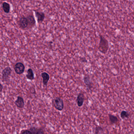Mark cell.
I'll use <instances>...</instances> for the list:
<instances>
[{"instance_id":"obj_15","label":"cell","mask_w":134,"mask_h":134,"mask_svg":"<svg viewBox=\"0 0 134 134\" xmlns=\"http://www.w3.org/2000/svg\"><path fill=\"white\" fill-rule=\"evenodd\" d=\"M130 116V114L128 112L125 111V110H123L121 112L120 116L121 118L123 119L128 118Z\"/></svg>"},{"instance_id":"obj_3","label":"cell","mask_w":134,"mask_h":134,"mask_svg":"<svg viewBox=\"0 0 134 134\" xmlns=\"http://www.w3.org/2000/svg\"><path fill=\"white\" fill-rule=\"evenodd\" d=\"M18 24L20 28L23 30H28V23L26 17L22 16L20 17L18 21Z\"/></svg>"},{"instance_id":"obj_10","label":"cell","mask_w":134,"mask_h":134,"mask_svg":"<svg viewBox=\"0 0 134 134\" xmlns=\"http://www.w3.org/2000/svg\"><path fill=\"white\" fill-rule=\"evenodd\" d=\"M41 77L43 79V84L45 86H47L48 84L50 79V76L49 74L47 72H44L41 73Z\"/></svg>"},{"instance_id":"obj_18","label":"cell","mask_w":134,"mask_h":134,"mask_svg":"<svg viewBox=\"0 0 134 134\" xmlns=\"http://www.w3.org/2000/svg\"><path fill=\"white\" fill-rule=\"evenodd\" d=\"M20 134H32L30 130H22Z\"/></svg>"},{"instance_id":"obj_2","label":"cell","mask_w":134,"mask_h":134,"mask_svg":"<svg viewBox=\"0 0 134 134\" xmlns=\"http://www.w3.org/2000/svg\"><path fill=\"white\" fill-rule=\"evenodd\" d=\"M53 106L55 109L59 111H62L64 108L63 100L60 97H55L52 101Z\"/></svg>"},{"instance_id":"obj_6","label":"cell","mask_w":134,"mask_h":134,"mask_svg":"<svg viewBox=\"0 0 134 134\" xmlns=\"http://www.w3.org/2000/svg\"><path fill=\"white\" fill-rule=\"evenodd\" d=\"M26 17L27 18L28 23V30L32 29L36 25V20L34 15L33 14H29Z\"/></svg>"},{"instance_id":"obj_8","label":"cell","mask_w":134,"mask_h":134,"mask_svg":"<svg viewBox=\"0 0 134 134\" xmlns=\"http://www.w3.org/2000/svg\"><path fill=\"white\" fill-rule=\"evenodd\" d=\"M84 98H85V96H84V94L83 93L80 92L78 94L77 98H76V102L77 105L78 107H81L82 106Z\"/></svg>"},{"instance_id":"obj_4","label":"cell","mask_w":134,"mask_h":134,"mask_svg":"<svg viewBox=\"0 0 134 134\" xmlns=\"http://www.w3.org/2000/svg\"><path fill=\"white\" fill-rule=\"evenodd\" d=\"M12 72V70L10 67H6L3 70L2 72V82L8 81Z\"/></svg>"},{"instance_id":"obj_13","label":"cell","mask_w":134,"mask_h":134,"mask_svg":"<svg viewBox=\"0 0 134 134\" xmlns=\"http://www.w3.org/2000/svg\"><path fill=\"white\" fill-rule=\"evenodd\" d=\"M27 78L30 80H33L34 78V74L33 70L31 68H29L27 71L26 75Z\"/></svg>"},{"instance_id":"obj_17","label":"cell","mask_w":134,"mask_h":134,"mask_svg":"<svg viewBox=\"0 0 134 134\" xmlns=\"http://www.w3.org/2000/svg\"><path fill=\"white\" fill-rule=\"evenodd\" d=\"M36 134H44V130L42 128L37 129Z\"/></svg>"},{"instance_id":"obj_7","label":"cell","mask_w":134,"mask_h":134,"mask_svg":"<svg viewBox=\"0 0 134 134\" xmlns=\"http://www.w3.org/2000/svg\"><path fill=\"white\" fill-rule=\"evenodd\" d=\"M34 12L38 22V23L42 22L45 18V14L44 13L37 11H34Z\"/></svg>"},{"instance_id":"obj_12","label":"cell","mask_w":134,"mask_h":134,"mask_svg":"<svg viewBox=\"0 0 134 134\" xmlns=\"http://www.w3.org/2000/svg\"><path fill=\"white\" fill-rule=\"evenodd\" d=\"M2 8L4 12L6 14H9L11 10L10 4L6 2H4L2 3Z\"/></svg>"},{"instance_id":"obj_20","label":"cell","mask_w":134,"mask_h":134,"mask_svg":"<svg viewBox=\"0 0 134 134\" xmlns=\"http://www.w3.org/2000/svg\"><path fill=\"white\" fill-rule=\"evenodd\" d=\"M80 60L83 62H87V60L84 57H82V58H81Z\"/></svg>"},{"instance_id":"obj_21","label":"cell","mask_w":134,"mask_h":134,"mask_svg":"<svg viewBox=\"0 0 134 134\" xmlns=\"http://www.w3.org/2000/svg\"><path fill=\"white\" fill-rule=\"evenodd\" d=\"M3 89V86L2 85V84L0 83V92H2Z\"/></svg>"},{"instance_id":"obj_16","label":"cell","mask_w":134,"mask_h":134,"mask_svg":"<svg viewBox=\"0 0 134 134\" xmlns=\"http://www.w3.org/2000/svg\"><path fill=\"white\" fill-rule=\"evenodd\" d=\"M37 128L36 127H32L30 129V130L32 132V134H36L37 130Z\"/></svg>"},{"instance_id":"obj_1","label":"cell","mask_w":134,"mask_h":134,"mask_svg":"<svg viewBox=\"0 0 134 134\" xmlns=\"http://www.w3.org/2000/svg\"><path fill=\"white\" fill-rule=\"evenodd\" d=\"M100 41L98 46V50L104 54H106L108 53L109 50V41L102 34L99 35Z\"/></svg>"},{"instance_id":"obj_14","label":"cell","mask_w":134,"mask_h":134,"mask_svg":"<svg viewBox=\"0 0 134 134\" xmlns=\"http://www.w3.org/2000/svg\"><path fill=\"white\" fill-rule=\"evenodd\" d=\"M109 119H110V121L112 124H114L117 123L118 122V118L117 117L114 115L112 114H109Z\"/></svg>"},{"instance_id":"obj_9","label":"cell","mask_w":134,"mask_h":134,"mask_svg":"<svg viewBox=\"0 0 134 134\" xmlns=\"http://www.w3.org/2000/svg\"><path fill=\"white\" fill-rule=\"evenodd\" d=\"M14 104L17 108H19L20 109H22L24 106V99L21 96H18L17 97L16 100L14 102Z\"/></svg>"},{"instance_id":"obj_19","label":"cell","mask_w":134,"mask_h":134,"mask_svg":"<svg viewBox=\"0 0 134 134\" xmlns=\"http://www.w3.org/2000/svg\"><path fill=\"white\" fill-rule=\"evenodd\" d=\"M103 129L101 127H99V126H98V127H96L95 128V133L96 134H98V133L100 131V130H102Z\"/></svg>"},{"instance_id":"obj_11","label":"cell","mask_w":134,"mask_h":134,"mask_svg":"<svg viewBox=\"0 0 134 134\" xmlns=\"http://www.w3.org/2000/svg\"><path fill=\"white\" fill-rule=\"evenodd\" d=\"M83 80L84 83L86 85L87 88L89 90H91L92 88V83L90 80V78L88 75H85L84 76Z\"/></svg>"},{"instance_id":"obj_5","label":"cell","mask_w":134,"mask_h":134,"mask_svg":"<svg viewBox=\"0 0 134 134\" xmlns=\"http://www.w3.org/2000/svg\"><path fill=\"white\" fill-rule=\"evenodd\" d=\"M25 67L22 63L19 62L16 64L14 66V70L17 74H21L24 72Z\"/></svg>"}]
</instances>
